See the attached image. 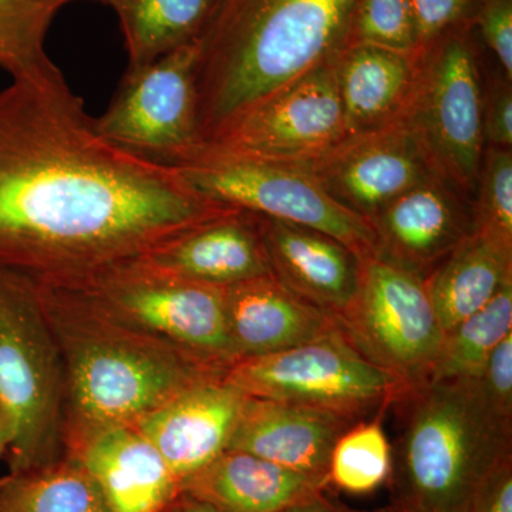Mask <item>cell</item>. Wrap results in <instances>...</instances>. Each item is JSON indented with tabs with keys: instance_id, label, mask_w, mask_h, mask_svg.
<instances>
[{
	"instance_id": "1",
	"label": "cell",
	"mask_w": 512,
	"mask_h": 512,
	"mask_svg": "<svg viewBox=\"0 0 512 512\" xmlns=\"http://www.w3.org/2000/svg\"><path fill=\"white\" fill-rule=\"evenodd\" d=\"M229 208L101 136L59 67L0 90V266L77 284Z\"/></svg>"
},
{
	"instance_id": "2",
	"label": "cell",
	"mask_w": 512,
	"mask_h": 512,
	"mask_svg": "<svg viewBox=\"0 0 512 512\" xmlns=\"http://www.w3.org/2000/svg\"><path fill=\"white\" fill-rule=\"evenodd\" d=\"M39 286L62 355L64 456L100 431L133 426L185 390L225 375L113 315L80 289Z\"/></svg>"
},
{
	"instance_id": "3",
	"label": "cell",
	"mask_w": 512,
	"mask_h": 512,
	"mask_svg": "<svg viewBox=\"0 0 512 512\" xmlns=\"http://www.w3.org/2000/svg\"><path fill=\"white\" fill-rule=\"evenodd\" d=\"M356 0H217L198 46L204 143L256 101L333 59Z\"/></svg>"
},
{
	"instance_id": "4",
	"label": "cell",
	"mask_w": 512,
	"mask_h": 512,
	"mask_svg": "<svg viewBox=\"0 0 512 512\" xmlns=\"http://www.w3.org/2000/svg\"><path fill=\"white\" fill-rule=\"evenodd\" d=\"M399 441L403 501L419 512H464L485 477L511 458L512 424L477 380L429 382L404 393Z\"/></svg>"
},
{
	"instance_id": "5",
	"label": "cell",
	"mask_w": 512,
	"mask_h": 512,
	"mask_svg": "<svg viewBox=\"0 0 512 512\" xmlns=\"http://www.w3.org/2000/svg\"><path fill=\"white\" fill-rule=\"evenodd\" d=\"M0 413L10 473L64 457L62 355L39 282L0 266Z\"/></svg>"
},
{
	"instance_id": "6",
	"label": "cell",
	"mask_w": 512,
	"mask_h": 512,
	"mask_svg": "<svg viewBox=\"0 0 512 512\" xmlns=\"http://www.w3.org/2000/svg\"><path fill=\"white\" fill-rule=\"evenodd\" d=\"M474 25L417 52L416 83L403 119L437 173L473 201L485 151L484 64Z\"/></svg>"
},
{
	"instance_id": "7",
	"label": "cell",
	"mask_w": 512,
	"mask_h": 512,
	"mask_svg": "<svg viewBox=\"0 0 512 512\" xmlns=\"http://www.w3.org/2000/svg\"><path fill=\"white\" fill-rule=\"evenodd\" d=\"M224 380L249 397L301 404L352 424L382 416L404 394L402 384L366 359L343 330L281 352L241 357Z\"/></svg>"
},
{
	"instance_id": "8",
	"label": "cell",
	"mask_w": 512,
	"mask_h": 512,
	"mask_svg": "<svg viewBox=\"0 0 512 512\" xmlns=\"http://www.w3.org/2000/svg\"><path fill=\"white\" fill-rule=\"evenodd\" d=\"M195 194L218 205L318 229L357 256L375 254L365 218L340 205L301 164L228 153L205 144L174 167Z\"/></svg>"
},
{
	"instance_id": "9",
	"label": "cell",
	"mask_w": 512,
	"mask_h": 512,
	"mask_svg": "<svg viewBox=\"0 0 512 512\" xmlns=\"http://www.w3.org/2000/svg\"><path fill=\"white\" fill-rule=\"evenodd\" d=\"M355 296L338 316L349 342L404 393L429 383L444 339L424 279L376 254L359 256Z\"/></svg>"
},
{
	"instance_id": "10",
	"label": "cell",
	"mask_w": 512,
	"mask_h": 512,
	"mask_svg": "<svg viewBox=\"0 0 512 512\" xmlns=\"http://www.w3.org/2000/svg\"><path fill=\"white\" fill-rule=\"evenodd\" d=\"M66 286L225 372L237 360L228 335L225 288L168 274L140 256Z\"/></svg>"
},
{
	"instance_id": "11",
	"label": "cell",
	"mask_w": 512,
	"mask_h": 512,
	"mask_svg": "<svg viewBox=\"0 0 512 512\" xmlns=\"http://www.w3.org/2000/svg\"><path fill=\"white\" fill-rule=\"evenodd\" d=\"M198 42L143 66L127 67L96 127L114 146L178 167L205 146L198 121Z\"/></svg>"
},
{
	"instance_id": "12",
	"label": "cell",
	"mask_w": 512,
	"mask_h": 512,
	"mask_svg": "<svg viewBox=\"0 0 512 512\" xmlns=\"http://www.w3.org/2000/svg\"><path fill=\"white\" fill-rule=\"evenodd\" d=\"M336 56L256 101L207 146L288 164L325 156L346 140Z\"/></svg>"
},
{
	"instance_id": "13",
	"label": "cell",
	"mask_w": 512,
	"mask_h": 512,
	"mask_svg": "<svg viewBox=\"0 0 512 512\" xmlns=\"http://www.w3.org/2000/svg\"><path fill=\"white\" fill-rule=\"evenodd\" d=\"M301 165L333 200L367 222L404 192L439 174L404 120L346 138L325 156Z\"/></svg>"
},
{
	"instance_id": "14",
	"label": "cell",
	"mask_w": 512,
	"mask_h": 512,
	"mask_svg": "<svg viewBox=\"0 0 512 512\" xmlns=\"http://www.w3.org/2000/svg\"><path fill=\"white\" fill-rule=\"evenodd\" d=\"M375 254L426 279L473 232L471 200L443 175L387 204L369 221Z\"/></svg>"
},
{
	"instance_id": "15",
	"label": "cell",
	"mask_w": 512,
	"mask_h": 512,
	"mask_svg": "<svg viewBox=\"0 0 512 512\" xmlns=\"http://www.w3.org/2000/svg\"><path fill=\"white\" fill-rule=\"evenodd\" d=\"M248 396L221 379L207 380L133 424L177 480L198 473L228 448Z\"/></svg>"
},
{
	"instance_id": "16",
	"label": "cell",
	"mask_w": 512,
	"mask_h": 512,
	"mask_svg": "<svg viewBox=\"0 0 512 512\" xmlns=\"http://www.w3.org/2000/svg\"><path fill=\"white\" fill-rule=\"evenodd\" d=\"M140 258L168 274L218 288L272 275L258 217L234 208L185 229Z\"/></svg>"
},
{
	"instance_id": "17",
	"label": "cell",
	"mask_w": 512,
	"mask_h": 512,
	"mask_svg": "<svg viewBox=\"0 0 512 512\" xmlns=\"http://www.w3.org/2000/svg\"><path fill=\"white\" fill-rule=\"evenodd\" d=\"M256 217L272 276L323 311H345L359 284V256L318 229Z\"/></svg>"
},
{
	"instance_id": "18",
	"label": "cell",
	"mask_w": 512,
	"mask_h": 512,
	"mask_svg": "<svg viewBox=\"0 0 512 512\" xmlns=\"http://www.w3.org/2000/svg\"><path fill=\"white\" fill-rule=\"evenodd\" d=\"M225 312L237 360L281 352L342 330L338 316L305 301L272 275L225 288Z\"/></svg>"
},
{
	"instance_id": "19",
	"label": "cell",
	"mask_w": 512,
	"mask_h": 512,
	"mask_svg": "<svg viewBox=\"0 0 512 512\" xmlns=\"http://www.w3.org/2000/svg\"><path fill=\"white\" fill-rule=\"evenodd\" d=\"M350 426V421L312 407L248 396L227 450L328 478L330 454Z\"/></svg>"
},
{
	"instance_id": "20",
	"label": "cell",
	"mask_w": 512,
	"mask_h": 512,
	"mask_svg": "<svg viewBox=\"0 0 512 512\" xmlns=\"http://www.w3.org/2000/svg\"><path fill=\"white\" fill-rule=\"evenodd\" d=\"M89 471L110 512H165L181 483L133 426L110 427L67 454Z\"/></svg>"
},
{
	"instance_id": "21",
	"label": "cell",
	"mask_w": 512,
	"mask_h": 512,
	"mask_svg": "<svg viewBox=\"0 0 512 512\" xmlns=\"http://www.w3.org/2000/svg\"><path fill=\"white\" fill-rule=\"evenodd\" d=\"M419 55L355 45L335 60L346 138L363 136L403 119L416 83Z\"/></svg>"
},
{
	"instance_id": "22",
	"label": "cell",
	"mask_w": 512,
	"mask_h": 512,
	"mask_svg": "<svg viewBox=\"0 0 512 512\" xmlns=\"http://www.w3.org/2000/svg\"><path fill=\"white\" fill-rule=\"evenodd\" d=\"M328 478L296 473L244 451L225 450L181 481V493L218 512H281L322 493Z\"/></svg>"
},
{
	"instance_id": "23",
	"label": "cell",
	"mask_w": 512,
	"mask_h": 512,
	"mask_svg": "<svg viewBox=\"0 0 512 512\" xmlns=\"http://www.w3.org/2000/svg\"><path fill=\"white\" fill-rule=\"evenodd\" d=\"M512 281V244L474 231L424 279L444 333L483 309Z\"/></svg>"
},
{
	"instance_id": "24",
	"label": "cell",
	"mask_w": 512,
	"mask_h": 512,
	"mask_svg": "<svg viewBox=\"0 0 512 512\" xmlns=\"http://www.w3.org/2000/svg\"><path fill=\"white\" fill-rule=\"evenodd\" d=\"M119 16L128 67L198 42L217 0H104Z\"/></svg>"
},
{
	"instance_id": "25",
	"label": "cell",
	"mask_w": 512,
	"mask_h": 512,
	"mask_svg": "<svg viewBox=\"0 0 512 512\" xmlns=\"http://www.w3.org/2000/svg\"><path fill=\"white\" fill-rule=\"evenodd\" d=\"M0 512H110L99 485L74 457L0 477Z\"/></svg>"
},
{
	"instance_id": "26",
	"label": "cell",
	"mask_w": 512,
	"mask_h": 512,
	"mask_svg": "<svg viewBox=\"0 0 512 512\" xmlns=\"http://www.w3.org/2000/svg\"><path fill=\"white\" fill-rule=\"evenodd\" d=\"M512 333V281L483 309L444 333L429 382L478 380L487 360L505 336Z\"/></svg>"
},
{
	"instance_id": "27",
	"label": "cell",
	"mask_w": 512,
	"mask_h": 512,
	"mask_svg": "<svg viewBox=\"0 0 512 512\" xmlns=\"http://www.w3.org/2000/svg\"><path fill=\"white\" fill-rule=\"evenodd\" d=\"M67 3L70 0H0V67L22 77L55 66L47 56L45 40Z\"/></svg>"
},
{
	"instance_id": "28",
	"label": "cell",
	"mask_w": 512,
	"mask_h": 512,
	"mask_svg": "<svg viewBox=\"0 0 512 512\" xmlns=\"http://www.w3.org/2000/svg\"><path fill=\"white\" fill-rule=\"evenodd\" d=\"M392 471V447L380 417L350 426L330 454L328 478L353 494L372 493Z\"/></svg>"
},
{
	"instance_id": "29",
	"label": "cell",
	"mask_w": 512,
	"mask_h": 512,
	"mask_svg": "<svg viewBox=\"0 0 512 512\" xmlns=\"http://www.w3.org/2000/svg\"><path fill=\"white\" fill-rule=\"evenodd\" d=\"M471 211L474 231L512 244V148L485 147Z\"/></svg>"
},
{
	"instance_id": "30",
	"label": "cell",
	"mask_w": 512,
	"mask_h": 512,
	"mask_svg": "<svg viewBox=\"0 0 512 512\" xmlns=\"http://www.w3.org/2000/svg\"><path fill=\"white\" fill-rule=\"evenodd\" d=\"M355 45L417 53L409 0H356L345 47Z\"/></svg>"
},
{
	"instance_id": "31",
	"label": "cell",
	"mask_w": 512,
	"mask_h": 512,
	"mask_svg": "<svg viewBox=\"0 0 512 512\" xmlns=\"http://www.w3.org/2000/svg\"><path fill=\"white\" fill-rule=\"evenodd\" d=\"M417 52L463 25H473L478 0H409Z\"/></svg>"
},
{
	"instance_id": "32",
	"label": "cell",
	"mask_w": 512,
	"mask_h": 512,
	"mask_svg": "<svg viewBox=\"0 0 512 512\" xmlns=\"http://www.w3.org/2000/svg\"><path fill=\"white\" fill-rule=\"evenodd\" d=\"M473 25L481 45L512 80V0H478Z\"/></svg>"
},
{
	"instance_id": "33",
	"label": "cell",
	"mask_w": 512,
	"mask_h": 512,
	"mask_svg": "<svg viewBox=\"0 0 512 512\" xmlns=\"http://www.w3.org/2000/svg\"><path fill=\"white\" fill-rule=\"evenodd\" d=\"M477 382L491 412L512 424V333L498 343Z\"/></svg>"
},
{
	"instance_id": "34",
	"label": "cell",
	"mask_w": 512,
	"mask_h": 512,
	"mask_svg": "<svg viewBox=\"0 0 512 512\" xmlns=\"http://www.w3.org/2000/svg\"><path fill=\"white\" fill-rule=\"evenodd\" d=\"M485 147L512 148V80L488 74L484 93Z\"/></svg>"
},
{
	"instance_id": "35",
	"label": "cell",
	"mask_w": 512,
	"mask_h": 512,
	"mask_svg": "<svg viewBox=\"0 0 512 512\" xmlns=\"http://www.w3.org/2000/svg\"><path fill=\"white\" fill-rule=\"evenodd\" d=\"M464 512H512V458L485 477Z\"/></svg>"
},
{
	"instance_id": "36",
	"label": "cell",
	"mask_w": 512,
	"mask_h": 512,
	"mask_svg": "<svg viewBox=\"0 0 512 512\" xmlns=\"http://www.w3.org/2000/svg\"><path fill=\"white\" fill-rule=\"evenodd\" d=\"M281 512H348L338 505L333 504L332 501L322 493L312 495V497L305 498V500L299 501L286 507Z\"/></svg>"
},
{
	"instance_id": "37",
	"label": "cell",
	"mask_w": 512,
	"mask_h": 512,
	"mask_svg": "<svg viewBox=\"0 0 512 512\" xmlns=\"http://www.w3.org/2000/svg\"><path fill=\"white\" fill-rule=\"evenodd\" d=\"M165 512H218L211 505L202 503L191 495L180 493Z\"/></svg>"
},
{
	"instance_id": "38",
	"label": "cell",
	"mask_w": 512,
	"mask_h": 512,
	"mask_svg": "<svg viewBox=\"0 0 512 512\" xmlns=\"http://www.w3.org/2000/svg\"><path fill=\"white\" fill-rule=\"evenodd\" d=\"M10 441V431L8 426V421H6L5 416L0 413V458L6 456V451H8Z\"/></svg>"
},
{
	"instance_id": "39",
	"label": "cell",
	"mask_w": 512,
	"mask_h": 512,
	"mask_svg": "<svg viewBox=\"0 0 512 512\" xmlns=\"http://www.w3.org/2000/svg\"><path fill=\"white\" fill-rule=\"evenodd\" d=\"M389 512H419L416 510H413V508L407 507V505L399 504L397 507H394L392 511Z\"/></svg>"
},
{
	"instance_id": "40",
	"label": "cell",
	"mask_w": 512,
	"mask_h": 512,
	"mask_svg": "<svg viewBox=\"0 0 512 512\" xmlns=\"http://www.w3.org/2000/svg\"><path fill=\"white\" fill-rule=\"evenodd\" d=\"M70 2H74V0H70ZM97 2H104V0H97Z\"/></svg>"
}]
</instances>
